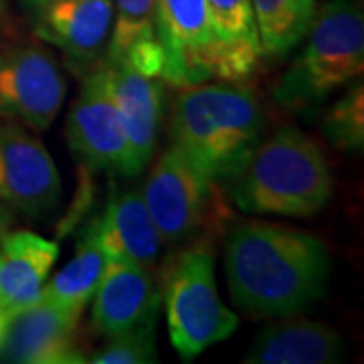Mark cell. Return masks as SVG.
<instances>
[{
  "mask_svg": "<svg viewBox=\"0 0 364 364\" xmlns=\"http://www.w3.org/2000/svg\"><path fill=\"white\" fill-rule=\"evenodd\" d=\"M105 261L107 257L97 241V221H93L85 227L71 261L45 282L41 299L67 312L83 314L102 282Z\"/></svg>",
  "mask_w": 364,
  "mask_h": 364,
  "instance_id": "cell-20",
  "label": "cell"
},
{
  "mask_svg": "<svg viewBox=\"0 0 364 364\" xmlns=\"http://www.w3.org/2000/svg\"><path fill=\"white\" fill-rule=\"evenodd\" d=\"M229 186L245 213L298 219L322 213L334 191L322 150L291 126L257 144Z\"/></svg>",
  "mask_w": 364,
  "mask_h": 364,
  "instance_id": "cell-3",
  "label": "cell"
},
{
  "mask_svg": "<svg viewBox=\"0 0 364 364\" xmlns=\"http://www.w3.org/2000/svg\"><path fill=\"white\" fill-rule=\"evenodd\" d=\"M105 67L130 144L128 176L132 178L154 156L164 105V81L132 63H105Z\"/></svg>",
  "mask_w": 364,
  "mask_h": 364,
  "instance_id": "cell-12",
  "label": "cell"
},
{
  "mask_svg": "<svg viewBox=\"0 0 364 364\" xmlns=\"http://www.w3.org/2000/svg\"><path fill=\"white\" fill-rule=\"evenodd\" d=\"M33 33L90 73L104 59L112 31V0H25Z\"/></svg>",
  "mask_w": 364,
  "mask_h": 364,
  "instance_id": "cell-11",
  "label": "cell"
},
{
  "mask_svg": "<svg viewBox=\"0 0 364 364\" xmlns=\"http://www.w3.org/2000/svg\"><path fill=\"white\" fill-rule=\"evenodd\" d=\"M158 304L160 296L146 267L130 261L107 259L93 296L91 320L105 336H117L154 322Z\"/></svg>",
  "mask_w": 364,
  "mask_h": 364,
  "instance_id": "cell-14",
  "label": "cell"
},
{
  "mask_svg": "<svg viewBox=\"0 0 364 364\" xmlns=\"http://www.w3.org/2000/svg\"><path fill=\"white\" fill-rule=\"evenodd\" d=\"M154 21L164 83L184 87L215 79L207 0H154Z\"/></svg>",
  "mask_w": 364,
  "mask_h": 364,
  "instance_id": "cell-10",
  "label": "cell"
},
{
  "mask_svg": "<svg viewBox=\"0 0 364 364\" xmlns=\"http://www.w3.org/2000/svg\"><path fill=\"white\" fill-rule=\"evenodd\" d=\"M326 138L342 150L360 152L364 148V87L354 83L350 90L328 109L322 122Z\"/></svg>",
  "mask_w": 364,
  "mask_h": 364,
  "instance_id": "cell-22",
  "label": "cell"
},
{
  "mask_svg": "<svg viewBox=\"0 0 364 364\" xmlns=\"http://www.w3.org/2000/svg\"><path fill=\"white\" fill-rule=\"evenodd\" d=\"M79 318L81 314L67 312L39 298L9 320L2 350L14 363H83V352L75 342Z\"/></svg>",
  "mask_w": 364,
  "mask_h": 364,
  "instance_id": "cell-13",
  "label": "cell"
},
{
  "mask_svg": "<svg viewBox=\"0 0 364 364\" xmlns=\"http://www.w3.org/2000/svg\"><path fill=\"white\" fill-rule=\"evenodd\" d=\"M215 45V79L243 81L259 63V31L251 0H207Z\"/></svg>",
  "mask_w": 364,
  "mask_h": 364,
  "instance_id": "cell-18",
  "label": "cell"
},
{
  "mask_svg": "<svg viewBox=\"0 0 364 364\" xmlns=\"http://www.w3.org/2000/svg\"><path fill=\"white\" fill-rule=\"evenodd\" d=\"M59 245L31 231L9 233L0 243V310L13 318L41 298Z\"/></svg>",
  "mask_w": 364,
  "mask_h": 364,
  "instance_id": "cell-15",
  "label": "cell"
},
{
  "mask_svg": "<svg viewBox=\"0 0 364 364\" xmlns=\"http://www.w3.org/2000/svg\"><path fill=\"white\" fill-rule=\"evenodd\" d=\"M97 241L107 259L138 263L146 269L160 257V235L148 213L140 188H126L109 198L97 219Z\"/></svg>",
  "mask_w": 364,
  "mask_h": 364,
  "instance_id": "cell-16",
  "label": "cell"
},
{
  "mask_svg": "<svg viewBox=\"0 0 364 364\" xmlns=\"http://www.w3.org/2000/svg\"><path fill=\"white\" fill-rule=\"evenodd\" d=\"M156 320L146 322L124 334L109 336L104 348L93 352V364H150L158 363Z\"/></svg>",
  "mask_w": 364,
  "mask_h": 364,
  "instance_id": "cell-23",
  "label": "cell"
},
{
  "mask_svg": "<svg viewBox=\"0 0 364 364\" xmlns=\"http://www.w3.org/2000/svg\"><path fill=\"white\" fill-rule=\"evenodd\" d=\"M61 176L39 138L16 122H0V203L26 217L53 213Z\"/></svg>",
  "mask_w": 364,
  "mask_h": 364,
  "instance_id": "cell-9",
  "label": "cell"
},
{
  "mask_svg": "<svg viewBox=\"0 0 364 364\" xmlns=\"http://www.w3.org/2000/svg\"><path fill=\"white\" fill-rule=\"evenodd\" d=\"M67 83L55 57L33 43L0 51V117L35 130L51 128Z\"/></svg>",
  "mask_w": 364,
  "mask_h": 364,
  "instance_id": "cell-7",
  "label": "cell"
},
{
  "mask_svg": "<svg viewBox=\"0 0 364 364\" xmlns=\"http://www.w3.org/2000/svg\"><path fill=\"white\" fill-rule=\"evenodd\" d=\"M346 356L336 330L310 320H284L265 326L251 344L249 364H338Z\"/></svg>",
  "mask_w": 364,
  "mask_h": 364,
  "instance_id": "cell-17",
  "label": "cell"
},
{
  "mask_svg": "<svg viewBox=\"0 0 364 364\" xmlns=\"http://www.w3.org/2000/svg\"><path fill=\"white\" fill-rule=\"evenodd\" d=\"M9 316L0 310V348H2V342H4V336H6V328H9Z\"/></svg>",
  "mask_w": 364,
  "mask_h": 364,
  "instance_id": "cell-25",
  "label": "cell"
},
{
  "mask_svg": "<svg viewBox=\"0 0 364 364\" xmlns=\"http://www.w3.org/2000/svg\"><path fill=\"white\" fill-rule=\"evenodd\" d=\"M4 14H6V0H0V23L4 21Z\"/></svg>",
  "mask_w": 364,
  "mask_h": 364,
  "instance_id": "cell-26",
  "label": "cell"
},
{
  "mask_svg": "<svg viewBox=\"0 0 364 364\" xmlns=\"http://www.w3.org/2000/svg\"><path fill=\"white\" fill-rule=\"evenodd\" d=\"M263 114L235 81L184 85L172 109V140L213 182H229L259 144Z\"/></svg>",
  "mask_w": 364,
  "mask_h": 364,
  "instance_id": "cell-2",
  "label": "cell"
},
{
  "mask_svg": "<svg viewBox=\"0 0 364 364\" xmlns=\"http://www.w3.org/2000/svg\"><path fill=\"white\" fill-rule=\"evenodd\" d=\"M164 306L170 342L184 363L229 338L239 326L237 314L219 296L213 255L205 249H191L176 261Z\"/></svg>",
  "mask_w": 364,
  "mask_h": 364,
  "instance_id": "cell-5",
  "label": "cell"
},
{
  "mask_svg": "<svg viewBox=\"0 0 364 364\" xmlns=\"http://www.w3.org/2000/svg\"><path fill=\"white\" fill-rule=\"evenodd\" d=\"M332 261L314 235L247 221L225 245V273L235 306L253 318H291L324 298Z\"/></svg>",
  "mask_w": 364,
  "mask_h": 364,
  "instance_id": "cell-1",
  "label": "cell"
},
{
  "mask_svg": "<svg viewBox=\"0 0 364 364\" xmlns=\"http://www.w3.org/2000/svg\"><path fill=\"white\" fill-rule=\"evenodd\" d=\"M261 51L286 57L306 37L316 16V0H251Z\"/></svg>",
  "mask_w": 364,
  "mask_h": 364,
  "instance_id": "cell-21",
  "label": "cell"
},
{
  "mask_svg": "<svg viewBox=\"0 0 364 364\" xmlns=\"http://www.w3.org/2000/svg\"><path fill=\"white\" fill-rule=\"evenodd\" d=\"M112 31L105 63H132L160 75L162 51L156 37L154 0H112Z\"/></svg>",
  "mask_w": 364,
  "mask_h": 364,
  "instance_id": "cell-19",
  "label": "cell"
},
{
  "mask_svg": "<svg viewBox=\"0 0 364 364\" xmlns=\"http://www.w3.org/2000/svg\"><path fill=\"white\" fill-rule=\"evenodd\" d=\"M213 181L186 156L178 146H170L158 158L142 188L148 213L160 241L174 245L198 229L205 217Z\"/></svg>",
  "mask_w": 364,
  "mask_h": 364,
  "instance_id": "cell-8",
  "label": "cell"
},
{
  "mask_svg": "<svg viewBox=\"0 0 364 364\" xmlns=\"http://www.w3.org/2000/svg\"><path fill=\"white\" fill-rule=\"evenodd\" d=\"M308 43L273 90L291 109L316 107L330 93L360 79L364 69V16L360 0H328L316 11Z\"/></svg>",
  "mask_w": 364,
  "mask_h": 364,
  "instance_id": "cell-4",
  "label": "cell"
},
{
  "mask_svg": "<svg viewBox=\"0 0 364 364\" xmlns=\"http://www.w3.org/2000/svg\"><path fill=\"white\" fill-rule=\"evenodd\" d=\"M65 130L71 152L87 168L128 176L130 144L104 61L85 75Z\"/></svg>",
  "mask_w": 364,
  "mask_h": 364,
  "instance_id": "cell-6",
  "label": "cell"
},
{
  "mask_svg": "<svg viewBox=\"0 0 364 364\" xmlns=\"http://www.w3.org/2000/svg\"><path fill=\"white\" fill-rule=\"evenodd\" d=\"M11 223H13V217H11V213H9V207H4V205L0 203V243H2V239H4L6 235L11 233Z\"/></svg>",
  "mask_w": 364,
  "mask_h": 364,
  "instance_id": "cell-24",
  "label": "cell"
}]
</instances>
